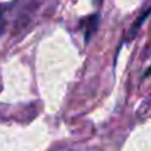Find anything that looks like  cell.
Returning <instances> with one entry per match:
<instances>
[{
    "label": "cell",
    "mask_w": 151,
    "mask_h": 151,
    "mask_svg": "<svg viewBox=\"0 0 151 151\" xmlns=\"http://www.w3.org/2000/svg\"><path fill=\"white\" fill-rule=\"evenodd\" d=\"M150 15H151V7H148V9H145V10H144V12H142V13L138 16V19L134 22V25H132V27H131V29L128 31V37H126L128 40H132V38L137 35L138 29L141 28V25L145 22V19H147Z\"/></svg>",
    "instance_id": "cell-1"
},
{
    "label": "cell",
    "mask_w": 151,
    "mask_h": 151,
    "mask_svg": "<svg viewBox=\"0 0 151 151\" xmlns=\"http://www.w3.org/2000/svg\"><path fill=\"white\" fill-rule=\"evenodd\" d=\"M97 27H99V15L90 16L87 21V27H85V41L87 43H90L93 34L97 31Z\"/></svg>",
    "instance_id": "cell-2"
},
{
    "label": "cell",
    "mask_w": 151,
    "mask_h": 151,
    "mask_svg": "<svg viewBox=\"0 0 151 151\" xmlns=\"http://www.w3.org/2000/svg\"><path fill=\"white\" fill-rule=\"evenodd\" d=\"M150 73H151V68L148 69V70H147V73H145V75H150Z\"/></svg>",
    "instance_id": "cell-3"
}]
</instances>
